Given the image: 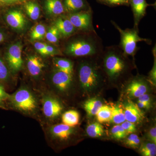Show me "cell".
Segmentation results:
<instances>
[{
  "instance_id": "1",
  "label": "cell",
  "mask_w": 156,
  "mask_h": 156,
  "mask_svg": "<svg viewBox=\"0 0 156 156\" xmlns=\"http://www.w3.org/2000/svg\"><path fill=\"white\" fill-rule=\"evenodd\" d=\"M81 33L66 43L63 50L65 54L74 57H99L104 48L102 40L96 31Z\"/></svg>"
},
{
  "instance_id": "2",
  "label": "cell",
  "mask_w": 156,
  "mask_h": 156,
  "mask_svg": "<svg viewBox=\"0 0 156 156\" xmlns=\"http://www.w3.org/2000/svg\"><path fill=\"white\" fill-rule=\"evenodd\" d=\"M102 57L105 73L111 80H116L127 72L128 56L119 46H112L104 48L100 55Z\"/></svg>"
},
{
  "instance_id": "3",
  "label": "cell",
  "mask_w": 156,
  "mask_h": 156,
  "mask_svg": "<svg viewBox=\"0 0 156 156\" xmlns=\"http://www.w3.org/2000/svg\"><path fill=\"white\" fill-rule=\"evenodd\" d=\"M88 58L80 62L78 69V78L81 87L86 92H90L99 85L101 81V73L98 65Z\"/></svg>"
},
{
  "instance_id": "4",
  "label": "cell",
  "mask_w": 156,
  "mask_h": 156,
  "mask_svg": "<svg viewBox=\"0 0 156 156\" xmlns=\"http://www.w3.org/2000/svg\"><path fill=\"white\" fill-rule=\"evenodd\" d=\"M111 23L120 34L121 41L119 46L127 56H131L134 58L138 50V42L144 41L148 44H151V41L150 39L143 38L139 36L138 28L134 27L132 29L123 30L115 21L111 20Z\"/></svg>"
},
{
  "instance_id": "5",
  "label": "cell",
  "mask_w": 156,
  "mask_h": 156,
  "mask_svg": "<svg viewBox=\"0 0 156 156\" xmlns=\"http://www.w3.org/2000/svg\"><path fill=\"white\" fill-rule=\"evenodd\" d=\"M66 16L78 31L82 32L95 31L93 27L92 10L69 13Z\"/></svg>"
},
{
  "instance_id": "6",
  "label": "cell",
  "mask_w": 156,
  "mask_h": 156,
  "mask_svg": "<svg viewBox=\"0 0 156 156\" xmlns=\"http://www.w3.org/2000/svg\"><path fill=\"white\" fill-rule=\"evenodd\" d=\"M14 106L24 111H32L36 108V101L31 92L26 89H20L12 95Z\"/></svg>"
},
{
  "instance_id": "7",
  "label": "cell",
  "mask_w": 156,
  "mask_h": 156,
  "mask_svg": "<svg viewBox=\"0 0 156 156\" xmlns=\"http://www.w3.org/2000/svg\"><path fill=\"white\" fill-rule=\"evenodd\" d=\"M22 45L20 42L11 45L6 53V59L10 69L13 73L19 71L22 68Z\"/></svg>"
},
{
  "instance_id": "8",
  "label": "cell",
  "mask_w": 156,
  "mask_h": 156,
  "mask_svg": "<svg viewBox=\"0 0 156 156\" xmlns=\"http://www.w3.org/2000/svg\"><path fill=\"white\" fill-rule=\"evenodd\" d=\"M5 17L8 25L15 30H23L27 24L25 16L19 10H10L5 14Z\"/></svg>"
},
{
  "instance_id": "9",
  "label": "cell",
  "mask_w": 156,
  "mask_h": 156,
  "mask_svg": "<svg viewBox=\"0 0 156 156\" xmlns=\"http://www.w3.org/2000/svg\"><path fill=\"white\" fill-rule=\"evenodd\" d=\"M123 107L127 121L135 124L141 123L144 120V113L132 101L128 100Z\"/></svg>"
},
{
  "instance_id": "10",
  "label": "cell",
  "mask_w": 156,
  "mask_h": 156,
  "mask_svg": "<svg viewBox=\"0 0 156 156\" xmlns=\"http://www.w3.org/2000/svg\"><path fill=\"white\" fill-rule=\"evenodd\" d=\"M147 83L142 78L133 79L129 83L126 90V94L129 98H138L147 93L148 90Z\"/></svg>"
},
{
  "instance_id": "11",
  "label": "cell",
  "mask_w": 156,
  "mask_h": 156,
  "mask_svg": "<svg viewBox=\"0 0 156 156\" xmlns=\"http://www.w3.org/2000/svg\"><path fill=\"white\" fill-rule=\"evenodd\" d=\"M53 25L58 30L61 37L64 38L69 37L78 31L66 15L57 17L53 23Z\"/></svg>"
},
{
  "instance_id": "12",
  "label": "cell",
  "mask_w": 156,
  "mask_h": 156,
  "mask_svg": "<svg viewBox=\"0 0 156 156\" xmlns=\"http://www.w3.org/2000/svg\"><path fill=\"white\" fill-rule=\"evenodd\" d=\"M73 76L56 69L52 76L53 85L62 91L67 90L70 87L72 83Z\"/></svg>"
},
{
  "instance_id": "13",
  "label": "cell",
  "mask_w": 156,
  "mask_h": 156,
  "mask_svg": "<svg viewBox=\"0 0 156 156\" xmlns=\"http://www.w3.org/2000/svg\"><path fill=\"white\" fill-rule=\"evenodd\" d=\"M130 3L134 18V27L138 28V24L145 16L147 8L149 5L146 0H131Z\"/></svg>"
},
{
  "instance_id": "14",
  "label": "cell",
  "mask_w": 156,
  "mask_h": 156,
  "mask_svg": "<svg viewBox=\"0 0 156 156\" xmlns=\"http://www.w3.org/2000/svg\"><path fill=\"white\" fill-rule=\"evenodd\" d=\"M62 110V106L59 101L55 98H47L43 105L44 114L49 118L58 116Z\"/></svg>"
},
{
  "instance_id": "15",
  "label": "cell",
  "mask_w": 156,
  "mask_h": 156,
  "mask_svg": "<svg viewBox=\"0 0 156 156\" xmlns=\"http://www.w3.org/2000/svg\"><path fill=\"white\" fill-rule=\"evenodd\" d=\"M63 4L68 14L92 10L85 0H63Z\"/></svg>"
},
{
  "instance_id": "16",
  "label": "cell",
  "mask_w": 156,
  "mask_h": 156,
  "mask_svg": "<svg viewBox=\"0 0 156 156\" xmlns=\"http://www.w3.org/2000/svg\"><path fill=\"white\" fill-rule=\"evenodd\" d=\"M44 67V62L37 55H31L27 58V69L30 74L33 76H39Z\"/></svg>"
},
{
  "instance_id": "17",
  "label": "cell",
  "mask_w": 156,
  "mask_h": 156,
  "mask_svg": "<svg viewBox=\"0 0 156 156\" xmlns=\"http://www.w3.org/2000/svg\"><path fill=\"white\" fill-rule=\"evenodd\" d=\"M45 9L49 15L60 16L65 12L62 0H45Z\"/></svg>"
},
{
  "instance_id": "18",
  "label": "cell",
  "mask_w": 156,
  "mask_h": 156,
  "mask_svg": "<svg viewBox=\"0 0 156 156\" xmlns=\"http://www.w3.org/2000/svg\"><path fill=\"white\" fill-rule=\"evenodd\" d=\"M51 132L54 136L62 140H66L73 133L71 127L65 124H59L53 126Z\"/></svg>"
},
{
  "instance_id": "19",
  "label": "cell",
  "mask_w": 156,
  "mask_h": 156,
  "mask_svg": "<svg viewBox=\"0 0 156 156\" xmlns=\"http://www.w3.org/2000/svg\"><path fill=\"white\" fill-rule=\"evenodd\" d=\"M102 105L103 104L99 99L92 98L86 101L83 107L88 116L92 117L96 115Z\"/></svg>"
},
{
  "instance_id": "20",
  "label": "cell",
  "mask_w": 156,
  "mask_h": 156,
  "mask_svg": "<svg viewBox=\"0 0 156 156\" xmlns=\"http://www.w3.org/2000/svg\"><path fill=\"white\" fill-rule=\"evenodd\" d=\"M53 61L57 69L73 76V64L71 60L66 58H55Z\"/></svg>"
},
{
  "instance_id": "21",
  "label": "cell",
  "mask_w": 156,
  "mask_h": 156,
  "mask_svg": "<svg viewBox=\"0 0 156 156\" xmlns=\"http://www.w3.org/2000/svg\"><path fill=\"white\" fill-rule=\"evenodd\" d=\"M80 114L75 110H69L65 112L62 117L63 124L70 126L74 127L79 124Z\"/></svg>"
},
{
  "instance_id": "22",
  "label": "cell",
  "mask_w": 156,
  "mask_h": 156,
  "mask_svg": "<svg viewBox=\"0 0 156 156\" xmlns=\"http://www.w3.org/2000/svg\"><path fill=\"white\" fill-rule=\"evenodd\" d=\"M24 7L27 14L31 19L36 20L38 19L41 14V10L37 3L32 1H27L24 3Z\"/></svg>"
},
{
  "instance_id": "23",
  "label": "cell",
  "mask_w": 156,
  "mask_h": 156,
  "mask_svg": "<svg viewBox=\"0 0 156 156\" xmlns=\"http://www.w3.org/2000/svg\"><path fill=\"white\" fill-rule=\"evenodd\" d=\"M112 107L107 105H102L96 115L98 122L102 123L110 122L111 119Z\"/></svg>"
},
{
  "instance_id": "24",
  "label": "cell",
  "mask_w": 156,
  "mask_h": 156,
  "mask_svg": "<svg viewBox=\"0 0 156 156\" xmlns=\"http://www.w3.org/2000/svg\"><path fill=\"white\" fill-rule=\"evenodd\" d=\"M112 107V110L110 122L114 123L116 125H120L126 120L123 107H122L120 105H116Z\"/></svg>"
},
{
  "instance_id": "25",
  "label": "cell",
  "mask_w": 156,
  "mask_h": 156,
  "mask_svg": "<svg viewBox=\"0 0 156 156\" xmlns=\"http://www.w3.org/2000/svg\"><path fill=\"white\" fill-rule=\"evenodd\" d=\"M86 131L88 136L92 138L101 137L104 134L103 127L98 122L89 124L87 126Z\"/></svg>"
},
{
  "instance_id": "26",
  "label": "cell",
  "mask_w": 156,
  "mask_h": 156,
  "mask_svg": "<svg viewBox=\"0 0 156 156\" xmlns=\"http://www.w3.org/2000/svg\"><path fill=\"white\" fill-rule=\"evenodd\" d=\"M46 30L44 26L38 24L34 27L30 33V40L32 41H41L44 38Z\"/></svg>"
},
{
  "instance_id": "27",
  "label": "cell",
  "mask_w": 156,
  "mask_h": 156,
  "mask_svg": "<svg viewBox=\"0 0 156 156\" xmlns=\"http://www.w3.org/2000/svg\"><path fill=\"white\" fill-rule=\"evenodd\" d=\"M139 151L143 156H155L156 144L151 142L144 143L140 146Z\"/></svg>"
},
{
  "instance_id": "28",
  "label": "cell",
  "mask_w": 156,
  "mask_h": 156,
  "mask_svg": "<svg viewBox=\"0 0 156 156\" xmlns=\"http://www.w3.org/2000/svg\"><path fill=\"white\" fill-rule=\"evenodd\" d=\"M45 36L48 41L53 44H58L59 39L61 38L58 30L53 25L49 29Z\"/></svg>"
},
{
  "instance_id": "29",
  "label": "cell",
  "mask_w": 156,
  "mask_h": 156,
  "mask_svg": "<svg viewBox=\"0 0 156 156\" xmlns=\"http://www.w3.org/2000/svg\"><path fill=\"white\" fill-rule=\"evenodd\" d=\"M111 134L113 138L118 140L124 139L128 134L121 125L114 126L111 130Z\"/></svg>"
},
{
  "instance_id": "30",
  "label": "cell",
  "mask_w": 156,
  "mask_h": 156,
  "mask_svg": "<svg viewBox=\"0 0 156 156\" xmlns=\"http://www.w3.org/2000/svg\"><path fill=\"white\" fill-rule=\"evenodd\" d=\"M140 140L139 136L134 133L130 134L126 138L125 144L129 147L136 148L139 146Z\"/></svg>"
},
{
  "instance_id": "31",
  "label": "cell",
  "mask_w": 156,
  "mask_h": 156,
  "mask_svg": "<svg viewBox=\"0 0 156 156\" xmlns=\"http://www.w3.org/2000/svg\"><path fill=\"white\" fill-rule=\"evenodd\" d=\"M154 57V63L152 69L150 71L149 76V80L154 85H156V45L152 50Z\"/></svg>"
},
{
  "instance_id": "32",
  "label": "cell",
  "mask_w": 156,
  "mask_h": 156,
  "mask_svg": "<svg viewBox=\"0 0 156 156\" xmlns=\"http://www.w3.org/2000/svg\"><path fill=\"white\" fill-rule=\"evenodd\" d=\"M29 0H0V8L22 5Z\"/></svg>"
},
{
  "instance_id": "33",
  "label": "cell",
  "mask_w": 156,
  "mask_h": 156,
  "mask_svg": "<svg viewBox=\"0 0 156 156\" xmlns=\"http://www.w3.org/2000/svg\"><path fill=\"white\" fill-rule=\"evenodd\" d=\"M9 76V69L4 61L0 58V81L6 80Z\"/></svg>"
},
{
  "instance_id": "34",
  "label": "cell",
  "mask_w": 156,
  "mask_h": 156,
  "mask_svg": "<svg viewBox=\"0 0 156 156\" xmlns=\"http://www.w3.org/2000/svg\"><path fill=\"white\" fill-rule=\"evenodd\" d=\"M120 125L128 134L134 133L136 131L135 124L127 120H126L125 122H123Z\"/></svg>"
},
{
  "instance_id": "35",
  "label": "cell",
  "mask_w": 156,
  "mask_h": 156,
  "mask_svg": "<svg viewBox=\"0 0 156 156\" xmlns=\"http://www.w3.org/2000/svg\"><path fill=\"white\" fill-rule=\"evenodd\" d=\"M45 52L44 56H55L62 55V53L57 48L51 45L46 44L45 46Z\"/></svg>"
},
{
  "instance_id": "36",
  "label": "cell",
  "mask_w": 156,
  "mask_h": 156,
  "mask_svg": "<svg viewBox=\"0 0 156 156\" xmlns=\"http://www.w3.org/2000/svg\"><path fill=\"white\" fill-rule=\"evenodd\" d=\"M102 1L105 4L112 6L127 5L129 2V0H102Z\"/></svg>"
},
{
  "instance_id": "37",
  "label": "cell",
  "mask_w": 156,
  "mask_h": 156,
  "mask_svg": "<svg viewBox=\"0 0 156 156\" xmlns=\"http://www.w3.org/2000/svg\"><path fill=\"white\" fill-rule=\"evenodd\" d=\"M137 102L145 103L151 106V99L148 94L145 93L138 97Z\"/></svg>"
},
{
  "instance_id": "38",
  "label": "cell",
  "mask_w": 156,
  "mask_h": 156,
  "mask_svg": "<svg viewBox=\"0 0 156 156\" xmlns=\"http://www.w3.org/2000/svg\"><path fill=\"white\" fill-rule=\"evenodd\" d=\"M148 138L151 142L156 144V127L151 128L147 134Z\"/></svg>"
},
{
  "instance_id": "39",
  "label": "cell",
  "mask_w": 156,
  "mask_h": 156,
  "mask_svg": "<svg viewBox=\"0 0 156 156\" xmlns=\"http://www.w3.org/2000/svg\"><path fill=\"white\" fill-rule=\"evenodd\" d=\"M46 44L41 42H37L34 44V47L36 50L41 55L44 56L45 52V46Z\"/></svg>"
},
{
  "instance_id": "40",
  "label": "cell",
  "mask_w": 156,
  "mask_h": 156,
  "mask_svg": "<svg viewBox=\"0 0 156 156\" xmlns=\"http://www.w3.org/2000/svg\"><path fill=\"white\" fill-rule=\"evenodd\" d=\"M9 95L5 91L2 86L0 85V102H2L9 97Z\"/></svg>"
},
{
  "instance_id": "41",
  "label": "cell",
  "mask_w": 156,
  "mask_h": 156,
  "mask_svg": "<svg viewBox=\"0 0 156 156\" xmlns=\"http://www.w3.org/2000/svg\"><path fill=\"white\" fill-rule=\"evenodd\" d=\"M5 34L2 30H0V44L5 41Z\"/></svg>"
}]
</instances>
